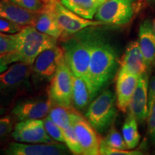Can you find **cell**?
Returning a JSON list of instances; mask_svg holds the SVG:
<instances>
[{"mask_svg":"<svg viewBox=\"0 0 155 155\" xmlns=\"http://www.w3.org/2000/svg\"><path fill=\"white\" fill-rule=\"evenodd\" d=\"M101 26L92 27L89 86L94 98L111 81L119 65L116 50L103 35Z\"/></svg>","mask_w":155,"mask_h":155,"instance_id":"1","label":"cell"},{"mask_svg":"<svg viewBox=\"0 0 155 155\" xmlns=\"http://www.w3.org/2000/svg\"><path fill=\"white\" fill-rule=\"evenodd\" d=\"M92 27H88L76 34L63 39L61 45L71 71L75 76L84 79L88 86Z\"/></svg>","mask_w":155,"mask_h":155,"instance_id":"2","label":"cell"},{"mask_svg":"<svg viewBox=\"0 0 155 155\" xmlns=\"http://www.w3.org/2000/svg\"><path fill=\"white\" fill-rule=\"evenodd\" d=\"M12 35L15 43L13 51L15 63L32 65L42 52L57 45V39L42 33L33 26H25Z\"/></svg>","mask_w":155,"mask_h":155,"instance_id":"3","label":"cell"},{"mask_svg":"<svg viewBox=\"0 0 155 155\" xmlns=\"http://www.w3.org/2000/svg\"><path fill=\"white\" fill-rule=\"evenodd\" d=\"M116 96L111 90L103 91L91 102L85 117L98 133L112 126L117 114Z\"/></svg>","mask_w":155,"mask_h":155,"instance_id":"4","label":"cell"},{"mask_svg":"<svg viewBox=\"0 0 155 155\" xmlns=\"http://www.w3.org/2000/svg\"><path fill=\"white\" fill-rule=\"evenodd\" d=\"M45 7L53 13L63 31L61 39L68 38L91 26L105 25L98 20L83 18L65 7L60 0H45Z\"/></svg>","mask_w":155,"mask_h":155,"instance_id":"5","label":"cell"},{"mask_svg":"<svg viewBox=\"0 0 155 155\" xmlns=\"http://www.w3.org/2000/svg\"><path fill=\"white\" fill-rule=\"evenodd\" d=\"M138 0H108L98 7L94 18L106 25H125L134 16Z\"/></svg>","mask_w":155,"mask_h":155,"instance_id":"6","label":"cell"},{"mask_svg":"<svg viewBox=\"0 0 155 155\" xmlns=\"http://www.w3.org/2000/svg\"><path fill=\"white\" fill-rule=\"evenodd\" d=\"M48 97L52 104L73 106V73L65 61L61 60L55 75L50 81Z\"/></svg>","mask_w":155,"mask_h":155,"instance_id":"7","label":"cell"},{"mask_svg":"<svg viewBox=\"0 0 155 155\" xmlns=\"http://www.w3.org/2000/svg\"><path fill=\"white\" fill-rule=\"evenodd\" d=\"M72 126L84 155L100 154L101 138L89 121L75 108L71 116Z\"/></svg>","mask_w":155,"mask_h":155,"instance_id":"8","label":"cell"},{"mask_svg":"<svg viewBox=\"0 0 155 155\" xmlns=\"http://www.w3.org/2000/svg\"><path fill=\"white\" fill-rule=\"evenodd\" d=\"M11 134L12 138L18 142L29 144L55 142L46 131L43 119L19 121L15 125Z\"/></svg>","mask_w":155,"mask_h":155,"instance_id":"9","label":"cell"},{"mask_svg":"<svg viewBox=\"0 0 155 155\" xmlns=\"http://www.w3.org/2000/svg\"><path fill=\"white\" fill-rule=\"evenodd\" d=\"M52 103L48 98H32L17 102L11 114L17 121L28 119H42L49 114Z\"/></svg>","mask_w":155,"mask_h":155,"instance_id":"10","label":"cell"},{"mask_svg":"<svg viewBox=\"0 0 155 155\" xmlns=\"http://www.w3.org/2000/svg\"><path fill=\"white\" fill-rule=\"evenodd\" d=\"M64 52L61 46L55 45L39 55L32 65V72L38 79L50 81L57 71Z\"/></svg>","mask_w":155,"mask_h":155,"instance_id":"11","label":"cell"},{"mask_svg":"<svg viewBox=\"0 0 155 155\" xmlns=\"http://www.w3.org/2000/svg\"><path fill=\"white\" fill-rule=\"evenodd\" d=\"M69 149L63 143H38L24 144L12 142L4 150L7 155H64L69 154Z\"/></svg>","mask_w":155,"mask_h":155,"instance_id":"12","label":"cell"},{"mask_svg":"<svg viewBox=\"0 0 155 155\" xmlns=\"http://www.w3.org/2000/svg\"><path fill=\"white\" fill-rule=\"evenodd\" d=\"M32 65L21 62L11 64L6 71L0 73V95L15 91L28 83Z\"/></svg>","mask_w":155,"mask_h":155,"instance_id":"13","label":"cell"},{"mask_svg":"<svg viewBox=\"0 0 155 155\" xmlns=\"http://www.w3.org/2000/svg\"><path fill=\"white\" fill-rule=\"evenodd\" d=\"M140 76L120 68L116 78V105L119 111L126 113L138 86Z\"/></svg>","mask_w":155,"mask_h":155,"instance_id":"14","label":"cell"},{"mask_svg":"<svg viewBox=\"0 0 155 155\" xmlns=\"http://www.w3.org/2000/svg\"><path fill=\"white\" fill-rule=\"evenodd\" d=\"M149 97V78L147 73L140 76L138 86L129 106V113L134 116L139 124H143L147 121L148 112Z\"/></svg>","mask_w":155,"mask_h":155,"instance_id":"15","label":"cell"},{"mask_svg":"<svg viewBox=\"0 0 155 155\" xmlns=\"http://www.w3.org/2000/svg\"><path fill=\"white\" fill-rule=\"evenodd\" d=\"M119 65L120 68L139 76L147 73L148 67L141 51L139 41H132L128 45L119 60Z\"/></svg>","mask_w":155,"mask_h":155,"instance_id":"16","label":"cell"},{"mask_svg":"<svg viewBox=\"0 0 155 155\" xmlns=\"http://www.w3.org/2000/svg\"><path fill=\"white\" fill-rule=\"evenodd\" d=\"M38 12L23 8L11 0H0V18L8 19L23 27L33 26Z\"/></svg>","mask_w":155,"mask_h":155,"instance_id":"17","label":"cell"},{"mask_svg":"<svg viewBox=\"0 0 155 155\" xmlns=\"http://www.w3.org/2000/svg\"><path fill=\"white\" fill-rule=\"evenodd\" d=\"M138 41L149 69L155 65V32L150 20L147 19L140 24Z\"/></svg>","mask_w":155,"mask_h":155,"instance_id":"18","label":"cell"},{"mask_svg":"<svg viewBox=\"0 0 155 155\" xmlns=\"http://www.w3.org/2000/svg\"><path fill=\"white\" fill-rule=\"evenodd\" d=\"M94 100L90 87L84 79L73 73V105L77 111H83Z\"/></svg>","mask_w":155,"mask_h":155,"instance_id":"19","label":"cell"},{"mask_svg":"<svg viewBox=\"0 0 155 155\" xmlns=\"http://www.w3.org/2000/svg\"><path fill=\"white\" fill-rule=\"evenodd\" d=\"M33 27L42 33L57 40L63 36V31L58 25L55 17L46 7L38 12Z\"/></svg>","mask_w":155,"mask_h":155,"instance_id":"20","label":"cell"},{"mask_svg":"<svg viewBox=\"0 0 155 155\" xmlns=\"http://www.w3.org/2000/svg\"><path fill=\"white\" fill-rule=\"evenodd\" d=\"M61 2L83 18L93 19L100 5L96 0H60Z\"/></svg>","mask_w":155,"mask_h":155,"instance_id":"21","label":"cell"},{"mask_svg":"<svg viewBox=\"0 0 155 155\" xmlns=\"http://www.w3.org/2000/svg\"><path fill=\"white\" fill-rule=\"evenodd\" d=\"M122 136L128 150H134L138 146L141 135L138 129V121L131 113H129L122 127Z\"/></svg>","mask_w":155,"mask_h":155,"instance_id":"22","label":"cell"},{"mask_svg":"<svg viewBox=\"0 0 155 155\" xmlns=\"http://www.w3.org/2000/svg\"><path fill=\"white\" fill-rule=\"evenodd\" d=\"M75 108L73 106H64L52 104L48 116L62 129H66L72 125L71 116Z\"/></svg>","mask_w":155,"mask_h":155,"instance_id":"23","label":"cell"},{"mask_svg":"<svg viewBox=\"0 0 155 155\" xmlns=\"http://www.w3.org/2000/svg\"><path fill=\"white\" fill-rule=\"evenodd\" d=\"M101 143L106 146L113 147V148L119 149V150H128L123 136L118 131L114 126H111L110 127L107 135L104 138L101 139Z\"/></svg>","mask_w":155,"mask_h":155,"instance_id":"24","label":"cell"},{"mask_svg":"<svg viewBox=\"0 0 155 155\" xmlns=\"http://www.w3.org/2000/svg\"><path fill=\"white\" fill-rule=\"evenodd\" d=\"M63 131L65 138V144L69 150L74 154H83L82 149L73 126H70L66 129H63Z\"/></svg>","mask_w":155,"mask_h":155,"instance_id":"25","label":"cell"},{"mask_svg":"<svg viewBox=\"0 0 155 155\" xmlns=\"http://www.w3.org/2000/svg\"><path fill=\"white\" fill-rule=\"evenodd\" d=\"M147 130L150 139L155 144V96L149 94L148 112L147 116Z\"/></svg>","mask_w":155,"mask_h":155,"instance_id":"26","label":"cell"},{"mask_svg":"<svg viewBox=\"0 0 155 155\" xmlns=\"http://www.w3.org/2000/svg\"><path fill=\"white\" fill-rule=\"evenodd\" d=\"M43 122L46 131L53 140L57 141L58 142L65 143L63 129L58 124H56L49 116L48 115L45 118Z\"/></svg>","mask_w":155,"mask_h":155,"instance_id":"27","label":"cell"},{"mask_svg":"<svg viewBox=\"0 0 155 155\" xmlns=\"http://www.w3.org/2000/svg\"><path fill=\"white\" fill-rule=\"evenodd\" d=\"M100 154L102 155H141L142 152L134 150H119L100 144Z\"/></svg>","mask_w":155,"mask_h":155,"instance_id":"28","label":"cell"},{"mask_svg":"<svg viewBox=\"0 0 155 155\" xmlns=\"http://www.w3.org/2000/svg\"><path fill=\"white\" fill-rule=\"evenodd\" d=\"M23 8L33 12H40L45 7V0H11Z\"/></svg>","mask_w":155,"mask_h":155,"instance_id":"29","label":"cell"},{"mask_svg":"<svg viewBox=\"0 0 155 155\" xmlns=\"http://www.w3.org/2000/svg\"><path fill=\"white\" fill-rule=\"evenodd\" d=\"M15 43L12 35L0 34V55L15 50Z\"/></svg>","mask_w":155,"mask_h":155,"instance_id":"30","label":"cell"},{"mask_svg":"<svg viewBox=\"0 0 155 155\" xmlns=\"http://www.w3.org/2000/svg\"><path fill=\"white\" fill-rule=\"evenodd\" d=\"M24 27L8 19L0 18V34L12 35L17 33Z\"/></svg>","mask_w":155,"mask_h":155,"instance_id":"31","label":"cell"},{"mask_svg":"<svg viewBox=\"0 0 155 155\" xmlns=\"http://www.w3.org/2000/svg\"><path fill=\"white\" fill-rule=\"evenodd\" d=\"M14 129L12 119L9 116L0 118V141L5 139Z\"/></svg>","mask_w":155,"mask_h":155,"instance_id":"32","label":"cell"},{"mask_svg":"<svg viewBox=\"0 0 155 155\" xmlns=\"http://www.w3.org/2000/svg\"><path fill=\"white\" fill-rule=\"evenodd\" d=\"M14 63H15V58L13 52L0 55V73L8 68V65Z\"/></svg>","mask_w":155,"mask_h":155,"instance_id":"33","label":"cell"},{"mask_svg":"<svg viewBox=\"0 0 155 155\" xmlns=\"http://www.w3.org/2000/svg\"><path fill=\"white\" fill-rule=\"evenodd\" d=\"M149 94L155 96V75L151 78L149 81Z\"/></svg>","mask_w":155,"mask_h":155,"instance_id":"34","label":"cell"},{"mask_svg":"<svg viewBox=\"0 0 155 155\" xmlns=\"http://www.w3.org/2000/svg\"><path fill=\"white\" fill-rule=\"evenodd\" d=\"M5 111H6L5 108L0 104V116H2L5 113Z\"/></svg>","mask_w":155,"mask_h":155,"instance_id":"35","label":"cell"},{"mask_svg":"<svg viewBox=\"0 0 155 155\" xmlns=\"http://www.w3.org/2000/svg\"><path fill=\"white\" fill-rule=\"evenodd\" d=\"M96 1L101 5H102L103 3H104V2H106L108 1V0H96Z\"/></svg>","mask_w":155,"mask_h":155,"instance_id":"36","label":"cell"},{"mask_svg":"<svg viewBox=\"0 0 155 155\" xmlns=\"http://www.w3.org/2000/svg\"><path fill=\"white\" fill-rule=\"evenodd\" d=\"M152 27H153V29H154V32H155V19H154V21H153Z\"/></svg>","mask_w":155,"mask_h":155,"instance_id":"37","label":"cell"},{"mask_svg":"<svg viewBox=\"0 0 155 155\" xmlns=\"http://www.w3.org/2000/svg\"><path fill=\"white\" fill-rule=\"evenodd\" d=\"M145 1L148 3H152V2H154L155 0H145Z\"/></svg>","mask_w":155,"mask_h":155,"instance_id":"38","label":"cell"}]
</instances>
